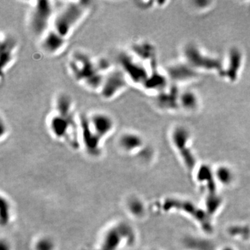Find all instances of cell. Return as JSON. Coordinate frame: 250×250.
Returning <instances> with one entry per match:
<instances>
[{
	"label": "cell",
	"mask_w": 250,
	"mask_h": 250,
	"mask_svg": "<svg viewBox=\"0 0 250 250\" xmlns=\"http://www.w3.org/2000/svg\"><path fill=\"white\" fill-rule=\"evenodd\" d=\"M170 73L171 76L177 80H184L188 79L192 75V71L189 70V67L183 65H177L172 67Z\"/></svg>",
	"instance_id": "8fae6325"
},
{
	"label": "cell",
	"mask_w": 250,
	"mask_h": 250,
	"mask_svg": "<svg viewBox=\"0 0 250 250\" xmlns=\"http://www.w3.org/2000/svg\"><path fill=\"white\" fill-rule=\"evenodd\" d=\"M41 39V47L44 52L50 55L60 54L67 45V39L59 35L52 28Z\"/></svg>",
	"instance_id": "5b68a950"
},
{
	"label": "cell",
	"mask_w": 250,
	"mask_h": 250,
	"mask_svg": "<svg viewBox=\"0 0 250 250\" xmlns=\"http://www.w3.org/2000/svg\"><path fill=\"white\" fill-rule=\"evenodd\" d=\"M213 175L218 183L224 187H230L234 182V173L233 170L227 166H218L213 172Z\"/></svg>",
	"instance_id": "30bf717a"
},
{
	"label": "cell",
	"mask_w": 250,
	"mask_h": 250,
	"mask_svg": "<svg viewBox=\"0 0 250 250\" xmlns=\"http://www.w3.org/2000/svg\"><path fill=\"white\" fill-rule=\"evenodd\" d=\"M186 55L188 60L195 66H200L203 68L219 69L220 64L216 60L209 57H204L196 47L189 46L186 49Z\"/></svg>",
	"instance_id": "ba28073f"
},
{
	"label": "cell",
	"mask_w": 250,
	"mask_h": 250,
	"mask_svg": "<svg viewBox=\"0 0 250 250\" xmlns=\"http://www.w3.org/2000/svg\"><path fill=\"white\" fill-rule=\"evenodd\" d=\"M80 123L84 146L90 149L101 146L102 141L113 133L116 125L109 115L99 111L85 116Z\"/></svg>",
	"instance_id": "7a4b0ae2"
},
{
	"label": "cell",
	"mask_w": 250,
	"mask_h": 250,
	"mask_svg": "<svg viewBox=\"0 0 250 250\" xmlns=\"http://www.w3.org/2000/svg\"><path fill=\"white\" fill-rule=\"evenodd\" d=\"M55 14L52 1H36L29 15V24L31 30L36 36L42 37L51 29L49 28L51 22H53Z\"/></svg>",
	"instance_id": "3957f363"
},
{
	"label": "cell",
	"mask_w": 250,
	"mask_h": 250,
	"mask_svg": "<svg viewBox=\"0 0 250 250\" xmlns=\"http://www.w3.org/2000/svg\"><path fill=\"white\" fill-rule=\"evenodd\" d=\"M223 250H234L231 249V248H225V249H224Z\"/></svg>",
	"instance_id": "9a60e30c"
},
{
	"label": "cell",
	"mask_w": 250,
	"mask_h": 250,
	"mask_svg": "<svg viewBox=\"0 0 250 250\" xmlns=\"http://www.w3.org/2000/svg\"><path fill=\"white\" fill-rule=\"evenodd\" d=\"M6 202V211H8V206H9V203H8L7 201ZM9 217H8V212H6V220H5V222H6V224L9 223L8 222H9Z\"/></svg>",
	"instance_id": "5bb4252c"
},
{
	"label": "cell",
	"mask_w": 250,
	"mask_h": 250,
	"mask_svg": "<svg viewBox=\"0 0 250 250\" xmlns=\"http://www.w3.org/2000/svg\"><path fill=\"white\" fill-rule=\"evenodd\" d=\"M90 8V1H69L55 14L52 29L68 40V38L88 15Z\"/></svg>",
	"instance_id": "6da1fadb"
},
{
	"label": "cell",
	"mask_w": 250,
	"mask_h": 250,
	"mask_svg": "<svg viewBox=\"0 0 250 250\" xmlns=\"http://www.w3.org/2000/svg\"><path fill=\"white\" fill-rule=\"evenodd\" d=\"M18 43L16 39L8 34H1V71L6 70L12 65L17 51Z\"/></svg>",
	"instance_id": "8992f818"
},
{
	"label": "cell",
	"mask_w": 250,
	"mask_h": 250,
	"mask_svg": "<svg viewBox=\"0 0 250 250\" xmlns=\"http://www.w3.org/2000/svg\"><path fill=\"white\" fill-rule=\"evenodd\" d=\"M127 77L124 72H111L106 75L102 86V94L105 99L115 98L127 87Z\"/></svg>",
	"instance_id": "277c9868"
},
{
	"label": "cell",
	"mask_w": 250,
	"mask_h": 250,
	"mask_svg": "<svg viewBox=\"0 0 250 250\" xmlns=\"http://www.w3.org/2000/svg\"><path fill=\"white\" fill-rule=\"evenodd\" d=\"M121 149L126 152H133L142 147L143 141L139 134L133 132H126L122 134L119 140Z\"/></svg>",
	"instance_id": "9c48e42d"
},
{
	"label": "cell",
	"mask_w": 250,
	"mask_h": 250,
	"mask_svg": "<svg viewBox=\"0 0 250 250\" xmlns=\"http://www.w3.org/2000/svg\"><path fill=\"white\" fill-rule=\"evenodd\" d=\"M229 73L230 76L233 77L236 76V71L241 66V54L238 50H233L230 54L229 62Z\"/></svg>",
	"instance_id": "4fadbf2b"
},
{
	"label": "cell",
	"mask_w": 250,
	"mask_h": 250,
	"mask_svg": "<svg viewBox=\"0 0 250 250\" xmlns=\"http://www.w3.org/2000/svg\"><path fill=\"white\" fill-rule=\"evenodd\" d=\"M180 101L182 106L188 110L195 109L197 106V103H198L197 97L191 92H187V93L182 94L180 98Z\"/></svg>",
	"instance_id": "7c38bea8"
},
{
	"label": "cell",
	"mask_w": 250,
	"mask_h": 250,
	"mask_svg": "<svg viewBox=\"0 0 250 250\" xmlns=\"http://www.w3.org/2000/svg\"><path fill=\"white\" fill-rule=\"evenodd\" d=\"M189 136H190L187 129L183 127H178L173 131L172 140L174 146L179 150L186 162L190 166L192 164L193 157L190 152V148L187 147L188 143L189 142Z\"/></svg>",
	"instance_id": "52a82bcc"
}]
</instances>
